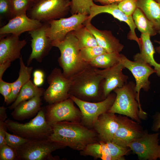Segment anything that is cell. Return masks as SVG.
I'll list each match as a JSON object with an SVG mask.
<instances>
[{"mask_svg": "<svg viewBox=\"0 0 160 160\" xmlns=\"http://www.w3.org/2000/svg\"><path fill=\"white\" fill-rule=\"evenodd\" d=\"M51 126L52 132L49 139L75 150L80 151L88 144L99 141L95 130L80 122L63 121Z\"/></svg>", "mask_w": 160, "mask_h": 160, "instance_id": "1", "label": "cell"}, {"mask_svg": "<svg viewBox=\"0 0 160 160\" xmlns=\"http://www.w3.org/2000/svg\"><path fill=\"white\" fill-rule=\"evenodd\" d=\"M97 69L89 64L72 77L69 91L70 96L89 102H98L104 100L101 88L104 78L97 72Z\"/></svg>", "mask_w": 160, "mask_h": 160, "instance_id": "2", "label": "cell"}, {"mask_svg": "<svg viewBox=\"0 0 160 160\" xmlns=\"http://www.w3.org/2000/svg\"><path fill=\"white\" fill-rule=\"evenodd\" d=\"M53 47L58 48L60 55L58 62L66 78L71 79L89 64L82 59L79 47L78 40L72 31L68 33L63 40L52 42Z\"/></svg>", "mask_w": 160, "mask_h": 160, "instance_id": "3", "label": "cell"}, {"mask_svg": "<svg viewBox=\"0 0 160 160\" xmlns=\"http://www.w3.org/2000/svg\"><path fill=\"white\" fill-rule=\"evenodd\" d=\"M135 87V83L130 81L115 89L113 91L116 94V99L108 112L126 116L140 124L141 119H147V114L137 101Z\"/></svg>", "mask_w": 160, "mask_h": 160, "instance_id": "4", "label": "cell"}, {"mask_svg": "<svg viewBox=\"0 0 160 160\" xmlns=\"http://www.w3.org/2000/svg\"><path fill=\"white\" fill-rule=\"evenodd\" d=\"M5 122L10 132L30 140L49 139L52 132V126L46 121L45 111L42 108L28 122L22 124L10 119Z\"/></svg>", "mask_w": 160, "mask_h": 160, "instance_id": "5", "label": "cell"}, {"mask_svg": "<svg viewBox=\"0 0 160 160\" xmlns=\"http://www.w3.org/2000/svg\"><path fill=\"white\" fill-rule=\"evenodd\" d=\"M66 147L49 139L30 140L15 150L17 160H57L51 153Z\"/></svg>", "mask_w": 160, "mask_h": 160, "instance_id": "6", "label": "cell"}, {"mask_svg": "<svg viewBox=\"0 0 160 160\" xmlns=\"http://www.w3.org/2000/svg\"><path fill=\"white\" fill-rule=\"evenodd\" d=\"M70 0H38L29 9L28 17L40 21L63 18L70 10Z\"/></svg>", "mask_w": 160, "mask_h": 160, "instance_id": "7", "label": "cell"}, {"mask_svg": "<svg viewBox=\"0 0 160 160\" xmlns=\"http://www.w3.org/2000/svg\"><path fill=\"white\" fill-rule=\"evenodd\" d=\"M78 106L81 112V123L85 126L92 128L94 124L101 114L108 111L113 105L116 94L110 93L103 100L91 102L81 100L73 96L70 97Z\"/></svg>", "mask_w": 160, "mask_h": 160, "instance_id": "8", "label": "cell"}, {"mask_svg": "<svg viewBox=\"0 0 160 160\" xmlns=\"http://www.w3.org/2000/svg\"><path fill=\"white\" fill-rule=\"evenodd\" d=\"M47 80L49 85L43 94L44 99L46 102L52 104L70 98L71 79L65 77L60 68H55L53 70Z\"/></svg>", "mask_w": 160, "mask_h": 160, "instance_id": "9", "label": "cell"}, {"mask_svg": "<svg viewBox=\"0 0 160 160\" xmlns=\"http://www.w3.org/2000/svg\"><path fill=\"white\" fill-rule=\"evenodd\" d=\"M70 97L64 101L47 106L45 117L47 124L50 125L58 122L67 121L81 122V112L74 105Z\"/></svg>", "mask_w": 160, "mask_h": 160, "instance_id": "10", "label": "cell"}, {"mask_svg": "<svg viewBox=\"0 0 160 160\" xmlns=\"http://www.w3.org/2000/svg\"><path fill=\"white\" fill-rule=\"evenodd\" d=\"M88 16L85 14L78 13L67 18L50 20L47 22V35L52 42L62 41L68 33L84 25Z\"/></svg>", "mask_w": 160, "mask_h": 160, "instance_id": "11", "label": "cell"}, {"mask_svg": "<svg viewBox=\"0 0 160 160\" xmlns=\"http://www.w3.org/2000/svg\"><path fill=\"white\" fill-rule=\"evenodd\" d=\"M134 60V61L130 60L124 55L121 54L120 62L125 68L131 71L135 79V89L137 94V100L141 106L139 97L140 90L143 89L145 91H148L150 85L149 77L151 74L156 73V71L149 64L141 60Z\"/></svg>", "mask_w": 160, "mask_h": 160, "instance_id": "12", "label": "cell"}, {"mask_svg": "<svg viewBox=\"0 0 160 160\" xmlns=\"http://www.w3.org/2000/svg\"><path fill=\"white\" fill-rule=\"evenodd\" d=\"M159 133L151 134L145 130L143 135L129 145L131 151L139 160H156L160 158Z\"/></svg>", "mask_w": 160, "mask_h": 160, "instance_id": "13", "label": "cell"}, {"mask_svg": "<svg viewBox=\"0 0 160 160\" xmlns=\"http://www.w3.org/2000/svg\"><path fill=\"white\" fill-rule=\"evenodd\" d=\"M119 126L112 142L122 147L129 148V145L141 137L144 130L140 124L123 115L118 116Z\"/></svg>", "mask_w": 160, "mask_h": 160, "instance_id": "14", "label": "cell"}, {"mask_svg": "<svg viewBox=\"0 0 160 160\" xmlns=\"http://www.w3.org/2000/svg\"><path fill=\"white\" fill-rule=\"evenodd\" d=\"M48 25V23L46 22L41 27L28 32L31 37L32 51L27 61L28 66L31 64L33 59L41 62L53 47L52 41L46 33Z\"/></svg>", "mask_w": 160, "mask_h": 160, "instance_id": "15", "label": "cell"}, {"mask_svg": "<svg viewBox=\"0 0 160 160\" xmlns=\"http://www.w3.org/2000/svg\"><path fill=\"white\" fill-rule=\"evenodd\" d=\"M107 13L112 15L114 18L121 21H123L129 25L130 31L127 36L130 40L135 41L137 43L140 49L141 47L140 38H138L135 33L137 28L132 16H128L119 9L118 4H113L106 5H98L95 4L90 9V13L84 25L90 23L92 19L97 15L102 13Z\"/></svg>", "mask_w": 160, "mask_h": 160, "instance_id": "16", "label": "cell"}, {"mask_svg": "<svg viewBox=\"0 0 160 160\" xmlns=\"http://www.w3.org/2000/svg\"><path fill=\"white\" fill-rule=\"evenodd\" d=\"M125 68L120 62L109 68L102 70L97 68V72L104 78L101 88L105 99L115 89L122 87L127 83L128 76L122 73L123 69Z\"/></svg>", "mask_w": 160, "mask_h": 160, "instance_id": "17", "label": "cell"}, {"mask_svg": "<svg viewBox=\"0 0 160 160\" xmlns=\"http://www.w3.org/2000/svg\"><path fill=\"white\" fill-rule=\"evenodd\" d=\"M43 24L41 21L28 17L26 14L19 15L11 19L0 28V35L11 34L19 36L24 32L38 29Z\"/></svg>", "mask_w": 160, "mask_h": 160, "instance_id": "18", "label": "cell"}, {"mask_svg": "<svg viewBox=\"0 0 160 160\" xmlns=\"http://www.w3.org/2000/svg\"><path fill=\"white\" fill-rule=\"evenodd\" d=\"M119 126L118 116L109 112L103 113L97 118L92 128L97 134L99 141H112Z\"/></svg>", "mask_w": 160, "mask_h": 160, "instance_id": "19", "label": "cell"}, {"mask_svg": "<svg viewBox=\"0 0 160 160\" xmlns=\"http://www.w3.org/2000/svg\"><path fill=\"white\" fill-rule=\"evenodd\" d=\"M19 36L13 34L5 37L0 36V64L7 61L11 62L19 58L21 51L26 45L25 40H20Z\"/></svg>", "mask_w": 160, "mask_h": 160, "instance_id": "20", "label": "cell"}, {"mask_svg": "<svg viewBox=\"0 0 160 160\" xmlns=\"http://www.w3.org/2000/svg\"><path fill=\"white\" fill-rule=\"evenodd\" d=\"M86 27L94 36L98 44L108 53H119L124 46L119 40L114 36L111 31L99 30L91 23L85 25Z\"/></svg>", "mask_w": 160, "mask_h": 160, "instance_id": "21", "label": "cell"}, {"mask_svg": "<svg viewBox=\"0 0 160 160\" xmlns=\"http://www.w3.org/2000/svg\"><path fill=\"white\" fill-rule=\"evenodd\" d=\"M41 97L37 96L19 103L14 109L11 115L15 120H23L31 118L41 110Z\"/></svg>", "mask_w": 160, "mask_h": 160, "instance_id": "22", "label": "cell"}, {"mask_svg": "<svg viewBox=\"0 0 160 160\" xmlns=\"http://www.w3.org/2000/svg\"><path fill=\"white\" fill-rule=\"evenodd\" d=\"M150 37L148 33H141L140 38L141 45L140 52L134 56V59L141 60L153 66L157 75L160 77V63H157L154 59L155 51Z\"/></svg>", "mask_w": 160, "mask_h": 160, "instance_id": "23", "label": "cell"}, {"mask_svg": "<svg viewBox=\"0 0 160 160\" xmlns=\"http://www.w3.org/2000/svg\"><path fill=\"white\" fill-rule=\"evenodd\" d=\"M137 7L153 24L160 34V4L154 0H137Z\"/></svg>", "mask_w": 160, "mask_h": 160, "instance_id": "24", "label": "cell"}, {"mask_svg": "<svg viewBox=\"0 0 160 160\" xmlns=\"http://www.w3.org/2000/svg\"><path fill=\"white\" fill-rule=\"evenodd\" d=\"M19 59L20 70L19 77L16 81L12 82L11 93L6 102L7 105L14 102L16 100L22 87L30 80L33 71L32 67L25 65L21 55Z\"/></svg>", "mask_w": 160, "mask_h": 160, "instance_id": "25", "label": "cell"}, {"mask_svg": "<svg viewBox=\"0 0 160 160\" xmlns=\"http://www.w3.org/2000/svg\"><path fill=\"white\" fill-rule=\"evenodd\" d=\"M80 154L84 156H90L95 159L99 158L102 160H111L109 148L106 143L98 141L88 144Z\"/></svg>", "mask_w": 160, "mask_h": 160, "instance_id": "26", "label": "cell"}, {"mask_svg": "<svg viewBox=\"0 0 160 160\" xmlns=\"http://www.w3.org/2000/svg\"><path fill=\"white\" fill-rule=\"evenodd\" d=\"M45 90L35 85L31 80L28 81L22 87L15 101L8 108L12 110L21 102L28 100L34 97L43 95Z\"/></svg>", "mask_w": 160, "mask_h": 160, "instance_id": "27", "label": "cell"}, {"mask_svg": "<svg viewBox=\"0 0 160 160\" xmlns=\"http://www.w3.org/2000/svg\"><path fill=\"white\" fill-rule=\"evenodd\" d=\"M121 54L119 52L106 53L99 55L89 63L98 68L107 69L114 66L120 61Z\"/></svg>", "mask_w": 160, "mask_h": 160, "instance_id": "28", "label": "cell"}, {"mask_svg": "<svg viewBox=\"0 0 160 160\" xmlns=\"http://www.w3.org/2000/svg\"><path fill=\"white\" fill-rule=\"evenodd\" d=\"M132 17L137 28L141 33H148L151 36L157 33L153 24L140 9L137 8Z\"/></svg>", "mask_w": 160, "mask_h": 160, "instance_id": "29", "label": "cell"}, {"mask_svg": "<svg viewBox=\"0 0 160 160\" xmlns=\"http://www.w3.org/2000/svg\"><path fill=\"white\" fill-rule=\"evenodd\" d=\"M72 32L78 40V46L80 49L84 47L98 45L94 36L85 25Z\"/></svg>", "mask_w": 160, "mask_h": 160, "instance_id": "30", "label": "cell"}, {"mask_svg": "<svg viewBox=\"0 0 160 160\" xmlns=\"http://www.w3.org/2000/svg\"><path fill=\"white\" fill-rule=\"evenodd\" d=\"M70 11L72 15L81 13L89 15L94 0H70Z\"/></svg>", "mask_w": 160, "mask_h": 160, "instance_id": "31", "label": "cell"}, {"mask_svg": "<svg viewBox=\"0 0 160 160\" xmlns=\"http://www.w3.org/2000/svg\"><path fill=\"white\" fill-rule=\"evenodd\" d=\"M38 0H12V18L26 14V11Z\"/></svg>", "mask_w": 160, "mask_h": 160, "instance_id": "32", "label": "cell"}, {"mask_svg": "<svg viewBox=\"0 0 160 160\" xmlns=\"http://www.w3.org/2000/svg\"><path fill=\"white\" fill-rule=\"evenodd\" d=\"M107 52L105 50L98 45L84 47L80 49V53L82 59L84 61L88 63L99 55Z\"/></svg>", "mask_w": 160, "mask_h": 160, "instance_id": "33", "label": "cell"}, {"mask_svg": "<svg viewBox=\"0 0 160 160\" xmlns=\"http://www.w3.org/2000/svg\"><path fill=\"white\" fill-rule=\"evenodd\" d=\"M109 150L111 160H125L124 156L131 151L129 148L119 146L112 141L106 143Z\"/></svg>", "mask_w": 160, "mask_h": 160, "instance_id": "34", "label": "cell"}, {"mask_svg": "<svg viewBox=\"0 0 160 160\" xmlns=\"http://www.w3.org/2000/svg\"><path fill=\"white\" fill-rule=\"evenodd\" d=\"M6 144L15 151L20 147L30 140L15 134H11L6 132Z\"/></svg>", "mask_w": 160, "mask_h": 160, "instance_id": "35", "label": "cell"}, {"mask_svg": "<svg viewBox=\"0 0 160 160\" xmlns=\"http://www.w3.org/2000/svg\"><path fill=\"white\" fill-rule=\"evenodd\" d=\"M137 0H124L118 4L119 9L128 16H132L137 7Z\"/></svg>", "mask_w": 160, "mask_h": 160, "instance_id": "36", "label": "cell"}, {"mask_svg": "<svg viewBox=\"0 0 160 160\" xmlns=\"http://www.w3.org/2000/svg\"><path fill=\"white\" fill-rule=\"evenodd\" d=\"M12 0H0V21L12 18Z\"/></svg>", "mask_w": 160, "mask_h": 160, "instance_id": "37", "label": "cell"}, {"mask_svg": "<svg viewBox=\"0 0 160 160\" xmlns=\"http://www.w3.org/2000/svg\"><path fill=\"white\" fill-rule=\"evenodd\" d=\"M16 159L15 151L6 144L0 148V160H14Z\"/></svg>", "mask_w": 160, "mask_h": 160, "instance_id": "38", "label": "cell"}, {"mask_svg": "<svg viewBox=\"0 0 160 160\" xmlns=\"http://www.w3.org/2000/svg\"><path fill=\"white\" fill-rule=\"evenodd\" d=\"M12 82L8 83L0 79V93L3 96L6 102L11 93Z\"/></svg>", "mask_w": 160, "mask_h": 160, "instance_id": "39", "label": "cell"}, {"mask_svg": "<svg viewBox=\"0 0 160 160\" xmlns=\"http://www.w3.org/2000/svg\"><path fill=\"white\" fill-rule=\"evenodd\" d=\"M7 129L5 122H0V148L6 144V132Z\"/></svg>", "mask_w": 160, "mask_h": 160, "instance_id": "40", "label": "cell"}, {"mask_svg": "<svg viewBox=\"0 0 160 160\" xmlns=\"http://www.w3.org/2000/svg\"><path fill=\"white\" fill-rule=\"evenodd\" d=\"M153 117V121L151 129L153 131L156 132L160 129V113H156Z\"/></svg>", "mask_w": 160, "mask_h": 160, "instance_id": "41", "label": "cell"}, {"mask_svg": "<svg viewBox=\"0 0 160 160\" xmlns=\"http://www.w3.org/2000/svg\"><path fill=\"white\" fill-rule=\"evenodd\" d=\"M11 63L7 61L0 64V79H2L4 73L7 68L10 66Z\"/></svg>", "mask_w": 160, "mask_h": 160, "instance_id": "42", "label": "cell"}, {"mask_svg": "<svg viewBox=\"0 0 160 160\" xmlns=\"http://www.w3.org/2000/svg\"><path fill=\"white\" fill-rule=\"evenodd\" d=\"M124 0H94L95 2H98L103 5H106L113 4H118Z\"/></svg>", "mask_w": 160, "mask_h": 160, "instance_id": "43", "label": "cell"}, {"mask_svg": "<svg viewBox=\"0 0 160 160\" xmlns=\"http://www.w3.org/2000/svg\"><path fill=\"white\" fill-rule=\"evenodd\" d=\"M7 108L3 106L0 107V122H5L7 118Z\"/></svg>", "mask_w": 160, "mask_h": 160, "instance_id": "44", "label": "cell"}, {"mask_svg": "<svg viewBox=\"0 0 160 160\" xmlns=\"http://www.w3.org/2000/svg\"><path fill=\"white\" fill-rule=\"evenodd\" d=\"M44 73L43 71L40 70H35L33 73V78H44Z\"/></svg>", "mask_w": 160, "mask_h": 160, "instance_id": "45", "label": "cell"}, {"mask_svg": "<svg viewBox=\"0 0 160 160\" xmlns=\"http://www.w3.org/2000/svg\"><path fill=\"white\" fill-rule=\"evenodd\" d=\"M44 78L37 79L33 78V83L34 84L37 86L41 85L44 83Z\"/></svg>", "mask_w": 160, "mask_h": 160, "instance_id": "46", "label": "cell"}, {"mask_svg": "<svg viewBox=\"0 0 160 160\" xmlns=\"http://www.w3.org/2000/svg\"><path fill=\"white\" fill-rule=\"evenodd\" d=\"M154 42L159 44V46L156 47V52L159 54H160V41L156 40L154 41Z\"/></svg>", "mask_w": 160, "mask_h": 160, "instance_id": "47", "label": "cell"}, {"mask_svg": "<svg viewBox=\"0 0 160 160\" xmlns=\"http://www.w3.org/2000/svg\"><path fill=\"white\" fill-rule=\"evenodd\" d=\"M154 0L160 4V0Z\"/></svg>", "mask_w": 160, "mask_h": 160, "instance_id": "48", "label": "cell"}, {"mask_svg": "<svg viewBox=\"0 0 160 160\" xmlns=\"http://www.w3.org/2000/svg\"></svg>", "mask_w": 160, "mask_h": 160, "instance_id": "49", "label": "cell"}, {"mask_svg": "<svg viewBox=\"0 0 160 160\" xmlns=\"http://www.w3.org/2000/svg\"></svg>", "mask_w": 160, "mask_h": 160, "instance_id": "50", "label": "cell"}]
</instances>
